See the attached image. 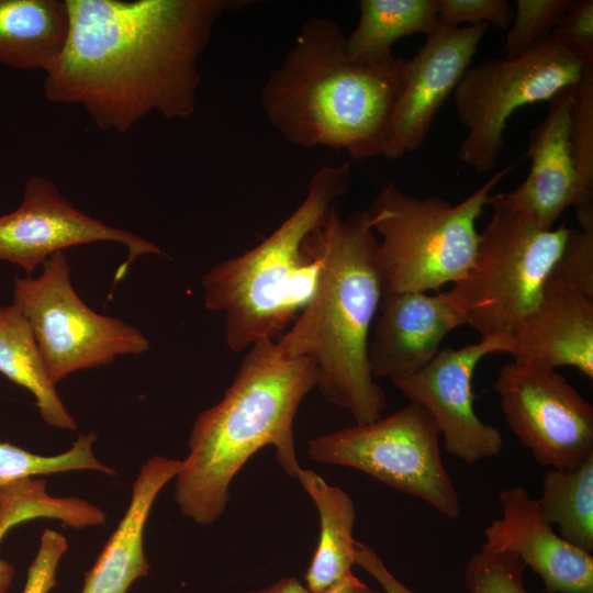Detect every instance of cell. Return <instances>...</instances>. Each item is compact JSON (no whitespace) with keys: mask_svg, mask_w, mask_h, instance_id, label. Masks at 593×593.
I'll list each match as a JSON object with an SVG mask.
<instances>
[{"mask_svg":"<svg viewBox=\"0 0 593 593\" xmlns=\"http://www.w3.org/2000/svg\"><path fill=\"white\" fill-rule=\"evenodd\" d=\"M507 165L457 204L440 197L417 198L395 182L385 184L367 210L377 238L376 264L382 296L438 291L460 281L479 243L477 221L494 187L515 167Z\"/></svg>","mask_w":593,"mask_h":593,"instance_id":"8992f818","label":"cell"},{"mask_svg":"<svg viewBox=\"0 0 593 593\" xmlns=\"http://www.w3.org/2000/svg\"><path fill=\"white\" fill-rule=\"evenodd\" d=\"M492 388L510 429L539 466L573 468L593 456V406L556 369L512 361Z\"/></svg>","mask_w":593,"mask_h":593,"instance_id":"8fae6325","label":"cell"},{"mask_svg":"<svg viewBox=\"0 0 593 593\" xmlns=\"http://www.w3.org/2000/svg\"><path fill=\"white\" fill-rule=\"evenodd\" d=\"M569 145L582 200L593 211V64L572 87Z\"/></svg>","mask_w":593,"mask_h":593,"instance_id":"484cf974","label":"cell"},{"mask_svg":"<svg viewBox=\"0 0 593 593\" xmlns=\"http://www.w3.org/2000/svg\"><path fill=\"white\" fill-rule=\"evenodd\" d=\"M438 0H361L359 20L346 36L351 59L384 69L398 57L392 47L402 37L428 36L438 29Z\"/></svg>","mask_w":593,"mask_h":593,"instance_id":"7402d4cb","label":"cell"},{"mask_svg":"<svg viewBox=\"0 0 593 593\" xmlns=\"http://www.w3.org/2000/svg\"><path fill=\"white\" fill-rule=\"evenodd\" d=\"M295 479L320 516V537L304 580L310 593H321L353 572L356 564V508L347 492L331 485L313 470L301 468Z\"/></svg>","mask_w":593,"mask_h":593,"instance_id":"44dd1931","label":"cell"},{"mask_svg":"<svg viewBox=\"0 0 593 593\" xmlns=\"http://www.w3.org/2000/svg\"><path fill=\"white\" fill-rule=\"evenodd\" d=\"M235 0H67L69 33L45 72L48 102L82 108L101 131L126 133L150 113L195 110L199 60Z\"/></svg>","mask_w":593,"mask_h":593,"instance_id":"6da1fadb","label":"cell"},{"mask_svg":"<svg viewBox=\"0 0 593 593\" xmlns=\"http://www.w3.org/2000/svg\"><path fill=\"white\" fill-rule=\"evenodd\" d=\"M537 502L566 541L593 552V456L573 468H548Z\"/></svg>","mask_w":593,"mask_h":593,"instance_id":"cb8c5ba5","label":"cell"},{"mask_svg":"<svg viewBox=\"0 0 593 593\" xmlns=\"http://www.w3.org/2000/svg\"><path fill=\"white\" fill-rule=\"evenodd\" d=\"M355 561L379 583L385 593H415L389 570L372 548L357 540L355 542Z\"/></svg>","mask_w":593,"mask_h":593,"instance_id":"d6a6232c","label":"cell"},{"mask_svg":"<svg viewBox=\"0 0 593 593\" xmlns=\"http://www.w3.org/2000/svg\"><path fill=\"white\" fill-rule=\"evenodd\" d=\"M525 568L512 553L481 548L466 564L465 588L468 593H530L524 584Z\"/></svg>","mask_w":593,"mask_h":593,"instance_id":"83f0119b","label":"cell"},{"mask_svg":"<svg viewBox=\"0 0 593 593\" xmlns=\"http://www.w3.org/2000/svg\"><path fill=\"white\" fill-rule=\"evenodd\" d=\"M488 24L438 29L405 60L401 93L383 157L399 159L423 146L433 121L471 66Z\"/></svg>","mask_w":593,"mask_h":593,"instance_id":"5bb4252c","label":"cell"},{"mask_svg":"<svg viewBox=\"0 0 593 593\" xmlns=\"http://www.w3.org/2000/svg\"><path fill=\"white\" fill-rule=\"evenodd\" d=\"M36 277L13 280V304L29 321L55 383L115 357L142 355L149 340L132 324L89 307L76 292L66 254H53Z\"/></svg>","mask_w":593,"mask_h":593,"instance_id":"30bf717a","label":"cell"},{"mask_svg":"<svg viewBox=\"0 0 593 593\" xmlns=\"http://www.w3.org/2000/svg\"><path fill=\"white\" fill-rule=\"evenodd\" d=\"M404 67L399 57L384 69L351 59L338 24L311 18L262 86L260 103L271 126L295 146L343 149L354 160L383 156Z\"/></svg>","mask_w":593,"mask_h":593,"instance_id":"3957f363","label":"cell"},{"mask_svg":"<svg viewBox=\"0 0 593 593\" xmlns=\"http://www.w3.org/2000/svg\"><path fill=\"white\" fill-rule=\"evenodd\" d=\"M548 279L593 299V225L570 228Z\"/></svg>","mask_w":593,"mask_h":593,"instance_id":"f1b7e54d","label":"cell"},{"mask_svg":"<svg viewBox=\"0 0 593 593\" xmlns=\"http://www.w3.org/2000/svg\"><path fill=\"white\" fill-rule=\"evenodd\" d=\"M572 87L548 101L546 118L530 130L523 155L530 158V169L524 181L500 193L503 203L545 231L552 230L569 206L575 209L580 227L593 225V211L582 200L569 145Z\"/></svg>","mask_w":593,"mask_h":593,"instance_id":"9a60e30c","label":"cell"},{"mask_svg":"<svg viewBox=\"0 0 593 593\" xmlns=\"http://www.w3.org/2000/svg\"><path fill=\"white\" fill-rule=\"evenodd\" d=\"M0 373L33 394L47 425L67 430L77 428L57 392L29 321L13 303L0 305Z\"/></svg>","mask_w":593,"mask_h":593,"instance_id":"603a6c76","label":"cell"},{"mask_svg":"<svg viewBox=\"0 0 593 593\" xmlns=\"http://www.w3.org/2000/svg\"><path fill=\"white\" fill-rule=\"evenodd\" d=\"M492 216L479 233L467 275L444 292L481 338L511 336L536 305L570 227L540 230L493 194Z\"/></svg>","mask_w":593,"mask_h":593,"instance_id":"52a82bcc","label":"cell"},{"mask_svg":"<svg viewBox=\"0 0 593 593\" xmlns=\"http://www.w3.org/2000/svg\"><path fill=\"white\" fill-rule=\"evenodd\" d=\"M317 381L310 359L284 356L276 340H260L246 349L223 398L192 425L189 452L174 479L181 514L202 526L219 519L234 478L267 446L275 448L279 466L295 479L302 467L293 423Z\"/></svg>","mask_w":593,"mask_h":593,"instance_id":"7a4b0ae2","label":"cell"},{"mask_svg":"<svg viewBox=\"0 0 593 593\" xmlns=\"http://www.w3.org/2000/svg\"><path fill=\"white\" fill-rule=\"evenodd\" d=\"M370 588L353 572L321 593H369Z\"/></svg>","mask_w":593,"mask_h":593,"instance_id":"e575fe53","label":"cell"},{"mask_svg":"<svg viewBox=\"0 0 593 593\" xmlns=\"http://www.w3.org/2000/svg\"><path fill=\"white\" fill-rule=\"evenodd\" d=\"M573 0H517L513 21L501 51L513 58L551 34Z\"/></svg>","mask_w":593,"mask_h":593,"instance_id":"4316f807","label":"cell"},{"mask_svg":"<svg viewBox=\"0 0 593 593\" xmlns=\"http://www.w3.org/2000/svg\"><path fill=\"white\" fill-rule=\"evenodd\" d=\"M100 242L125 247L126 260L119 267L115 281L142 256H164L155 243L81 212L49 179L31 176L24 186L20 205L0 216V260L32 273L55 253Z\"/></svg>","mask_w":593,"mask_h":593,"instance_id":"7c38bea8","label":"cell"},{"mask_svg":"<svg viewBox=\"0 0 593 593\" xmlns=\"http://www.w3.org/2000/svg\"><path fill=\"white\" fill-rule=\"evenodd\" d=\"M584 66L551 35L516 57L488 58L471 65L452 92L456 114L468 132L458 150L459 159L478 172L493 169L503 152L512 114L574 86Z\"/></svg>","mask_w":593,"mask_h":593,"instance_id":"9c48e42d","label":"cell"},{"mask_svg":"<svg viewBox=\"0 0 593 593\" xmlns=\"http://www.w3.org/2000/svg\"><path fill=\"white\" fill-rule=\"evenodd\" d=\"M502 516L484 529L481 548L516 556L544 583V593H593V556L553 530L523 486L500 491Z\"/></svg>","mask_w":593,"mask_h":593,"instance_id":"2e32d148","label":"cell"},{"mask_svg":"<svg viewBox=\"0 0 593 593\" xmlns=\"http://www.w3.org/2000/svg\"><path fill=\"white\" fill-rule=\"evenodd\" d=\"M323 265L316 289L276 340L287 357L310 359L316 388L355 424L383 416L387 395L373 378L368 343L382 299L376 264L377 236L367 210L343 217L334 208L316 230Z\"/></svg>","mask_w":593,"mask_h":593,"instance_id":"277c9868","label":"cell"},{"mask_svg":"<svg viewBox=\"0 0 593 593\" xmlns=\"http://www.w3.org/2000/svg\"><path fill=\"white\" fill-rule=\"evenodd\" d=\"M67 0H0V64L46 72L69 33Z\"/></svg>","mask_w":593,"mask_h":593,"instance_id":"ffe728a7","label":"cell"},{"mask_svg":"<svg viewBox=\"0 0 593 593\" xmlns=\"http://www.w3.org/2000/svg\"><path fill=\"white\" fill-rule=\"evenodd\" d=\"M369 593H378V592H376V591H373V590H370V592H369Z\"/></svg>","mask_w":593,"mask_h":593,"instance_id":"d590c367","label":"cell"},{"mask_svg":"<svg viewBox=\"0 0 593 593\" xmlns=\"http://www.w3.org/2000/svg\"><path fill=\"white\" fill-rule=\"evenodd\" d=\"M439 439L428 411L409 402L373 422L312 438L307 454L316 462L359 470L456 519L461 513L460 496L443 460Z\"/></svg>","mask_w":593,"mask_h":593,"instance_id":"ba28073f","label":"cell"},{"mask_svg":"<svg viewBox=\"0 0 593 593\" xmlns=\"http://www.w3.org/2000/svg\"><path fill=\"white\" fill-rule=\"evenodd\" d=\"M511 338L515 362L573 367L593 379V299L547 279L538 302Z\"/></svg>","mask_w":593,"mask_h":593,"instance_id":"ac0fdd59","label":"cell"},{"mask_svg":"<svg viewBox=\"0 0 593 593\" xmlns=\"http://www.w3.org/2000/svg\"><path fill=\"white\" fill-rule=\"evenodd\" d=\"M67 549V540L60 533L45 529L35 558L29 567L22 593H49L56 584L57 568Z\"/></svg>","mask_w":593,"mask_h":593,"instance_id":"1f68e13d","label":"cell"},{"mask_svg":"<svg viewBox=\"0 0 593 593\" xmlns=\"http://www.w3.org/2000/svg\"><path fill=\"white\" fill-rule=\"evenodd\" d=\"M350 188V166H322L298 208L267 237L202 277L204 305L225 316V343L235 353L277 340L311 300L323 258L315 232Z\"/></svg>","mask_w":593,"mask_h":593,"instance_id":"5b68a950","label":"cell"},{"mask_svg":"<svg viewBox=\"0 0 593 593\" xmlns=\"http://www.w3.org/2000/svg\"><path fill=\"white\" fill-rule=\"evenodd\" d=\"M513 16L506 0H438V24L443 27L488 24L506 31Z\"/></svg>","mask_w":593,"mask_h":593,"instance_id":"f546056e","label":"cell"},{"mask_svg":"<svg viewBox=\"0 0 593 593\" xmlns=\"http://www.w3.org/2000/svg\"><path fill=\"white\" fill-rule=\"evenodd\" d=\"M246 593H310V591L299 579L289 577L278 580L269 586Z\"/></svg>","mask_w":593,"mask_h":593,"instance_id":"836d02e7","label":"cell"},{"mask_svg":"<svg viewBox=\"0 0 593 593\" xmlns=\"http://www.w3.org/2000/svg\"><path fill=\"white\" fill-rule=\"evenodd\" d=\"M466 324L444 292H400L383 295L368 343L373 378L410 374L429 363L443 339Z\"/></svg>","mask_w":593,"mask_h":593,"instance_id":"e0dca14e","label":"cell"},{"mask_svg":"<svg viewBox=\"0 0 593 593\" xmlns=\"http://www.w3.org/2000/svg\"><path fill=\"white\" fill-rule=\"evenodd\" d=\"M97 438L93 432L80 434L69 449L54 456L37 455L11 444L0 443V488L25 478L75 470L118 474L96 457L93 445Z\"/></svg>","mask_w":593,"mask_h":593,"instance_id":"d4e9b609","label":"cell"},{"mask_svg":"<svg viewBox=\"0 0 593 593\" xmlns=\"http://www.w3.org/2000/svg\"><path fill=\"white\" fill-rule=\"evenodd\" d=\"M550 35L575 59L593 64V1L573 0Z\"/></svg>","mask_w":593,"mask_h":593,"instance_id":"4dcf8cb0","label":"cell"},{"mask_svg":"<svg viewBox=\"0 0 593 593\" xmlns=\"http://www.w3.org/2000/svg\"><path fill=\"white\" fill-rule=\"evenodd\" d=\"M180 467V460L150 457L132 484L130 504L103 546L92 568L86 572L80 593H127L130 586L149 573L144 550V530L156 497Z\"/></svg>","mask_w":593,"mask_h":593,"instance_id":"d6986e66","label":"cell"},{"mask_svg":"<svg viewBox=\"0 0 593 593\" xmlns=\"http://www.w3.org/2000/svg\"><path fill=\"white\" fill-rule=\"evenodd\" d=\"M512 345L511 336L480 338L457 349L439 350L416 372L390 378L410 402L428 411L446 451L468 465L495 457L503 449L501 432L475 413L471 381L484 357L495 353L510 354Z\"/></svg>","mask_w":593,"mask_h":593,"instance_id":"4fadbf2b","label":"cell"}]
</instances>
